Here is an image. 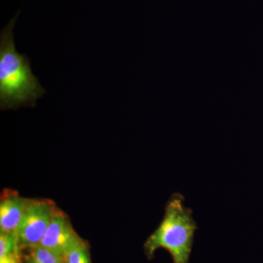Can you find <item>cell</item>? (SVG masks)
<instances>
[{
    "mask_svg": "<svg viewBox=\"0 0 263 263\" xmlns=\"http://www.w3.org/2000/svg\"><path fill=\"white\" fill-rule=\"evenodd\" d=\"M3 29L0 35V108L35 107L36 101L46 93L33 74L26 54L16 51L13 29L17 16Z\"/></svg>",
    "mask_w": 263,
    "mask_h": 263,
    "instance_id": "6da1fadb",
    "label": "cell"
},
{
    "mask_svg": "<svg viewBox=\"0 0 263 263\" xmlns=\"http://www.w3.org/2000/svg\"><path fill=\"white\" fill-rule=\"evenodd\" d=\"M197 230L192 209L184 205V197L175 193L167 202L163 219L145 243L148 257L158 249L168 251L174 263H189L194 236Z\"/></svg>",
    "mask_w": 263,
    "mask_h": 263,
    "instance_id": "7a4b0ae2",
    "label": "cell"
},
{
    "mask_svg": "<svg viewBox=\"0 0 263 263\" xmlns=\"http://www.w3.org/2000/svg\"><path fill=\"white\" fill-rule=\"evenodd\" d=\"M56 210L48 200H30L16 232L21 248L40 245Z\"/></svg>",
    "mask_w": 263,
    "mask_h": 263,
    "instance_id": "3957f363",
    "label": "cell"
},
{
    "mask_svg": "<svg viewBox=\"0 0 263 263\" xmlns=\"http://www.w3.org/2000/svg\"><path fill=\"white\" fill-rule=\"evenodd\" d=\"M79 238L67 216L56 210L39 246L62 256Z\"/></svg>",
    "mask_w": 263,
    "mask_h": 263,
    "instance_id": "277c9868",
    "label": "cell"
},
{
    "mask_svg": "<svg viewBox=\"0 0 263 263\" xmlns=\"http://www.w3.org/2000/svg\"><path fill=\"white\" fill-rule=\"evenodd\" d=\"M31 200L14 192L3 194L0 202V231L16 233Z\"/></svg>",
    "mask_w": 263,
    "mask_h": 263,
    "instance_id": "5b68a950",
    "label": "cell"
},
{
    "mask_svg": "<svg viewBox=\"0 0 263 263\" xmlns=\"http://www.w3.org/2000/svg\"><path fill=\"white\" fill-rule=\"evenodd\" d=\"M62 257V263H91L89 249L81 238L64 252Z\"/></svg>",
    "mask_w": 263,
    "mask_h": 263,
    "instance_id": "8992f818",
    "label": "cell"
},
{
    "mask_svg": "<svg viewBox=\"0 0 263 263\" xmlns=\"http://www.w3.org/2000/svg\"><path fill=\"white\" fill-rule=\"evenodd\" d=\"M25 263H62V257L50 249L41 246L29 249Z\"/></svg>",
    "mask_w": 263,
    "mask_h": 263,
    "instance_id": "52a82bcc",
    "label": "cell"
},
{
    "mask_svg": "<svg viewBox=\"0 0 263 263\" xmlns=\"http://www.w3.org/2000/svg\"><path fill=\"white\" fill-rule=\"evenodd\" d=\"M18 236L16 233H0V258L9 254L20 252Z\"/></svg>",
    "mask_w": 263,
    "mask_h": 263,
    "instance_id": "ba28073f",
    "label": "cell"
},
{
    "mask_svg": "<svg viewBox=\"0 0 263 263\" xmlns=\"http://www.w3.org/2000/svg\"><path fill=\"white\" fill-rule=\"evenodd\" d=\"M0 263H21L20 252H15L0 258Z\"/></svg>",
    "mask_w": 263,
    "mask_h": 263,
    "instance_id": "9c48e42d",
    "label": "cell"
}]
</instances>
